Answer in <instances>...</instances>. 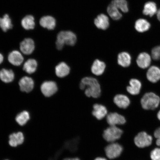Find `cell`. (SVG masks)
<instances>
[{"label": "cell", "mask_w": 160, "mask_h": 160, "mask_svg": "<svg viewBox=\"0 0 160 160\" xmlns=\"http://www.w3.org/2000/svg\"><path fill=\"white\" fill-rule=\"evenodd\" d=\"M114 102L118 107L121 108H127L130 104V101L127 96L123 95H117L113 99Z\"/></svg>", "instance_id": "obj_19"}, {"label": "cell", "mask_w": 160, "mask_h": 160, "mask_svg": "<svg viewBox=\"0 0 160 160\" xmlns=\"http://www.w3.org/2000/svg\"><path fill=\"white\" fill-rule=\"evenodd\" d=\"M30 119L29 113L27 111H23L18 114L16 117L17 123L21 126L25 125Z\"/></svg>", "instance_id": "obj_29"}, {"label": "cell", "mask_w": 160, "mask_h": 160, "mask_svg": "<svg viewBox=\"0 0 160 160\" xmlns=\"http://www.w3.org/2000/svg\"><path fill=\"white\" fill-rule=\"evenodd\" d=\"M9 62L14 66H18L22 63L23 58L19 51H14L12 52L8 57Z\"/></svg>", "instance_id": "obj_17"}, {"label": "cell", "mask_w": 160, "mask_h": 160, "mask_svg": "<svg viewBox=\"0 0 160 160\" xmlns=\"http://www.w3.org/2000/svg\"><path fill=\"white\" fill-rule=\"evenodd\" d=\"M134 142L137 147L143 148L151 145L152 141V138L145 132L139 133L135 138Z\"/></svg>", "instance_id": "obj_6"}, {"label": "cell", "mask_w": 160, "mask_h": 160, "mask_svg": "<svg viewBox=\"0 0 160 160\" xmlns=\"http://www.w3.org/2000/svg\"><path fill=\"white\" fill-rule=\"evenodd\" d=\"M76 35L72 32L70 31H62L58 35L56 41V46L58 49H62L65 44L74 46L77 42Z\"/></svg>", "instance_id": "obj_2"}, {"label": "cell", "mask_w": 160, "mask_h": 160, "mask_svg": "<svg viewBox=\"0 0 160 160\" xmlns=\"http://www.w3.org/2000/svg\"><path fill=\"white\" fill-rule=\"evenodd\" d=\"M70 68L67 64L62 62L58 65L55 68L56 75L59 78L66 77L69 73Z\"/></svg>", "instance_id": "obj_23"}, {"label": "cell", "mask_w": 160, "mask_h": 160, "mask_svg": "<svg viewBox=\"0 0 160 160\" xmlns=\"http://www.w3.org/2000/svg\"><path fill=\"white\" fill-rule=\"evenodd\" d=\"M156 138L158 139L160 138V127L156 130L154 134Z\"/></svg>", "instance_id": "obj_34"}, {"label": "cell", "mask_w": 160, "mask_h": 160, "mask_svg": "<svg viewBox=\"0 0 160 160\" xmlns=\"http://www.w3.org/2000/svg\"><path fill=\"white\" fill-rule=\"evenodd\" d=\"M94 160H107L105 158L102 157H98L95 158Z\"/></svg>", "instance_id": "obj_36"}, {"label": "cell", "mask_w": 160, "mask_h": 160, "mask_svg": "<svg viewBox=\"0 0 160 160\" xmlns=\"http://www.w3.org/2000/svg\"><path fill=\"white\" fill-rule=\"evenodd\" d=\"M35 48L34 42L31 38H26L20 44V49L25 55L31 54L34 50Z\"/></svg>", "instance_id": "obj_9"}, {"label": "cell", "mask_w": 160, "mask_h": 160, "mask_svg": "<svg viewBox=\"0 0 160 160\" xmlns=\"http://www.w3.org/2000/svg\"><path fill=\"white\" fill-rule=\"evenodd\" d=\"M14 78V73L11 70L3 69L0 71V79L4 82H11L13 81Z\"/></svg>", "instance_id": "obj_25"}, {"label": "cell", "mask_w": 160, "mask_h": 160, "mask_svg": "<svg viewBox=\"0 0 160 160\" xmlns=\"http://www.w3.org/2000/svg\"><path fill=\"white\" fill-rule=\"evenodd\" d=\"M0 27L5 32L12 28L11 20L8 14L4 15L3 18H0Z\"/></svg>", "instance_id": "obj_28"}, {"label": "cell", "mask_w": 160, "mask_h": 160, "mask_svg": "<svg viewBox=\"0 0 160 160\" xmlns=\"http://www.w3.org/2000/svg\"><path fill=\"white\" fill-rule=\"evenodd\" d=\"M141 104L143 109L154 110L159 105L160 98L153 92L146 93L141 99Z\"/></svg>", "instance_id": "obj_3"}, {"label": "cell", "mask_w": 160, "mask_h": 160, "mask_svg": "<svg viewBox=\"0 0 160 160\" xmlns=\"http://www.w3.org/2000/svg\"><path fill=\"white\" fill-rule=\"evenodd\" d=\"M92 114L96 119L101 120L107 115V109L103 105L95 104L93 106V111Z\"/></svg>", "instance_id": "obj_14"}, {"label": "cell", "mask_w": 160, "mask_h": 160, "mask_svg": "<svg viewBox=\"0 0 160 160\" xmlns=\"http://www.w3.org/2000/svg\"><path fill=\"white\" fill-rule=\"evenodd\" d=\"M157 117L158 119L160 121V110L157 114Z\"/></svg>", "instance_id": "obj_40"}, {"label": "cell", "mask_w": 160, "mask_h": 160, "mask_svg": "<svg viewBox=\"0 0 160 160\" xmlns=\"http://www.w3.org/2000/svg\"><path fill=\"white\" fill-rule=\"evenodd\" d=\"M41 89L44 95L46 97H50L57 92L58 87L54 82L46 81L42 84Z\"/></svg>", "instance_id": "obj_7"}, {"label": "cell", "mask_w": 160, "mask_h": 160, "mask_svg": "<svg viewBox=\"0 0 160 160\" xmlns=\"http://www.w3.org/2000/svg\"><path fill=\"white\" fill-rule=\"evenodd\" d=\"M21 25L26 30L33 29L35 27L34 18L31 15L26 16L22 20Z\"/></svg>", "instance_id": "obj_26"}, {"label": "cell", "mask_w": 160, "mask_h": 160, "mask_svg": "<svg viewBox=\"0 0 160 160\" xmlns=\"http://www.w3.org/2000/svg\"><path fill=\"white\" fill-rule=\"evenodd\" d=\"M24 136L22 132L12 133L9 136V145L12 147H17L22 145L24 142Z\"/></svg>", "instance_id": "obj_11"}, {"label": "cell", "mask_w": 160, "mask_h": 160, "mask_svg": "<svg viewBox=\"0 0 160 160\" xmlns=\"http://www.w3.org/2000/svg\"><path fill=\"white\" fill-rule=\"evenodd\" d=\"M147 78L152 83H155L160 80V69L156 66L149 68L147 73Z\"/></svg>", "instance_id": "obj_13"}, {"label": "cell", "mask_w": 160, "mask_h": 160, "mask_svg": "<svg viewBox=\"0 0 160 160\" xmlns=\"http://www.w3.org/2000/svg\"><path fill=\"white\" fill-rule=\"evenodd\" d=\"M130 86L127 87V91L132 95L139 94L142 88V84L139 80L132 79L129 81Z\"/></svg>", "instance_id": "obj_15"}, {"label": "cell", "mask_w": 160, "mask_h": 160, "mask_svg": "<svg viewBox=\"0 0 160 160\" xmlns=\"http://www.w3.org/2000/svg\"><path fill=\"white\" fill-rule=\"evenodd\" d=\"M19 84L21 91L27 93L31 92L34 86L33 80L31 78L27 77L22 78Z\"/></svg>", "instance_id": "obj_12"}, {"label": "cell", "mask_w": 160, "mask_h": 160, "mask_svg": "<svg viewBox=\"0 0 160 160\" xmlns=\"http://www.w3.org/2000/svg\"><path fill=\"white\" fill-rule=\"evenodd\" d=\"M158 10L156 3L154 2L149 1L146 2L144 6L143 13L145 15L151 17L157 14Z\"/></svg>", "instance_id": "obj_20"}, {"label": "cell", "mask_w": 160, "mask_h": 160, "mask_svg": "<svg viewBox=\"0 0 160 160\" xmlns=\"http://www.w3.org/2000/svg\"><path fill=\"white\" fill-rule=\"evenodd\" d=\"M111 4L123 12L127 13L128 12V3L126 0H113Z\"/></svg>", "instance_id": "obj_31"}, {"label": "cell", "mask_w": 160, "mask_h": 160, "mask_svg": "<svg viewBox=\"0 0 160 160\" xmlns=\"http://www.w3.org/2000/svg\"><path fill=\"white\" fill-rule=\"evenodd\" d=\"M156 14H157L158 19L160 22V8L158 10L157 13Z\"/></svg>", "instance_id": "obj_35"}, {"label": "cell", "mask_w": 160, "mask_h": 160, "mask_svg": "<svg viewBox=\"0 0 160 160\" xmlns=\"http://www.w3.org/2000/svg\"><path fill=\"white\" fill-rule=\"evenodd\" d=\"M71 160H81L79 158L77 157L71 158Z\"/></svg>", "instance_id": "obj_39"}, {"label": "cell", "mask_w": 160, "mask_h": 160, "mask_svg": "<svg viewBox=\"0 0 160 160\" xmlns=\"http://www.w3.org/2000/svg\"><path fill=\"white\" fill-rule=\"evenodd\" d=\"M3 60V57L2 55L0 53V64L2 62Z\"/></svg>", "instance_id": "obj_37"}, {"label": "cell", "mask_w": 160, "mask_h": 160, "mask_svg": "<svg viewBox=\"0 0 160 160\" xmlns=\"http://www.w3.org/2000/svg\"><path fill=\"white\" fill-rule=\"evenodd\" d=\"M107 11L110 17L114 20H119L122 17L121 13L120 12L119 9L111 4H110L108 7Z\"/></svg>", "instance_id": "obj_30"}, {"label": "cell", "mask_w": 160, "mask_h": 160, "mask_svg": "<svg viewBox=\"0 0 160 160\" xmlns=\"http://www.w3.org/2000/svg\"><path fill=\"white\" fill-rule=\"evenodd\" d=\"M105 152L106 156L110 159H114L118 158L123 151V147L119 143L116 142L111 143L105 148Z\"/></svg>", "instance_id": "obj_5"}, {"label": "cell", "mask_w": 160, "mask_h": 160, "mask_svg": "<svg viewBox=\"0 0 160 160\" xmlns=\"http://www.w3.org/2000/svg\"><path fill=\"white\" fill-rule=\"evenodd\" d=\"M118 64L123 67H128L131 65V57L129 54L123 52L118 56Z\"/></svg>", "instance_id": "obj_24"}, {"label": "cell", "mask_w": 160, "mask_h": 160, "mask_svg": "<svg viewBox=\"0 0 160 160\" xmlns=\"http://www.w3.org/2000/svg\"><path fill=\"white\" fill-rule=\"evenodd\" d=\"M9 160L6 159V160Z\"/></svg>", "instance_id": "obj_42"}, {"label": "cell", "mask_w": 160, "mask_h": 160, "mask_svg": "<svg viewBox=\"0 0 160 160\" xmlns=\"http://www.w3.org/2000/svg\"><path fill=\"white\" fill-rule=\"evenodd\" d=\"M37 62L35 60L29 59L24 65L23 69L26 72L30 74L34 73L37 68Z\"/></svg>", "instance_id": "obj_27"}, {"label": "cell", "mask_w": 160, "mask_h": 160, "mask_svg": "<svg viewBox=\"0 0 160 160\" xmlns=\"http://www.w3.org/2000/svg\"><path fill=\"white\" fill-rule=\"evenodd\" d=\"M151 27V24L145 19H139L135 22V28L140 33H143L148 31Z\"/></svg>", "instance_id": "obj_21"}, {"label": "cell", "mask_w": 160, "mask_h": 160, "mask_svg": "<svg viewBox=\"0 0 160 160\" xmlns=\"http://www.w3.org/2000/svg\"><path fill=\"white\" fill-rule=\"evenodd\" d=\"M152 59L151 56L147 52H142L138 56L137 62L138 66L142 69H145L151 65Z\"/></svg>", "instance_id": "obj_10"}, {"label": "cell", "mask_w": 160, "mask_h": 160, "mask_svg": "<svg viewBox=\"0 0 160 160\" xmlns=\"http://www.w3.org/2000/svg\"><path fill=\"white\" fill-rule=\"evenodd\" d=\"M152 57L154 60H160V46L154 47L151 51Z\"/></svg>", "instance_id": "obj_32"}, {"label": "cell", "mask_w": 160, "mask_h": 160, "mask_svg": "<svg viewBox=\"0 0 160 160\" xmlns=\"http://www.w3.org/2000/svg\"><path fill=\"white\" fill-rule=\"evenodd\" d=\"M63 160H71V158H65Z\"/></svg>", "instance_id": "obj_41"}, {"label": "cell", "mask_w": 160, "mask_h": 160, "mask_svg": "<svg viewBox=\"0 0 160 160\" xmlns=\"http://www.w3.org/2000/svg\"><path fill=\"white\" fill-rule=\"evenodd\" d=\"M82 90L85 89L87 97L99 98L101 94V87L97 79L92 77H85L82 79L80 84Z\"/></svg>", "instance_id": "obj_1"}, {"label": "cell", "mask_w": 160, "mask_h": 160, "mask_svg": "<svg viewBox=\"0 0 160 160\" xmlns=\"http://www.w3.org/2000/svg\"><path fill=\"white\" fill-rule=\"evenodd\" d=\"M123 134V130L117 126H110L104 130L102 137L108 142H115L121 138Z\"/></svg>", "instance_id": "obj_4"}, {"label": "cell", "mask_w": 160, "mask_h": 160, "mask_svg": "<svg viewBox=\"0 0 160 160\" xmlns=\"http://www.w3.org/2000/svg\"><path fill=\"white\" fill-rule=\"evenodd\" d=\"M151 158L152 160H160V148H156L152 151Z\"/></svg>", "instance_id": "obj_33"}, {"label": "cell", "mask_w": 160, "mask_h": 160, "mask_svg": "<svg viewBox=\"0 0 160 160\" xmlns=\"http://www.w3.org/2000/svg\"><path fill=\"white\" fill-rule=\"evenodd\" d=\"M94 23L98 28L104 30L107 29L109 25L108 18L103 14L98 16L95 19Z\"/></svg>", "instance_id": "obj_16"}, {"label": "cell", "mask_w": 160, "mask_h": 160, "mask_svg": "<svg viewBox=\"0 0 160 160\" xmlns=\"http://www.w3.org/2000/svg\"><path fill=\"white\" fill-rule=\"evenodd\" d=\"M40 24L44 28L48 30H53L56 27V21L54 18L51 16H45L40 19Z\"/></svg>", "instance_id": "obj_18"}, {"label": "cell", "mask_w": 160, "mask_h": 160, "mask_svg": "<svg viewBox=\"0 0 160 160\" xmlns=\"http://www.w3.org/2000/svg\"><path fill=\"white\" fill-rule=\"evenodd\" d=\"M107 121L109 126H117L125 124L126 120L123 116L119 113H110L107 115Z\"/></svg>", "instance_id": "obj_8"}, {"label": "cell", "mask_w": 160, "mask_h": 160, "mask_svg": "<svg viewBox=\"0 0 160 160\" xmlns=\"http://www.w3.org/2000/svg\"><path fill=\"white\" fill-rule=\"evenodd\" d=\"M156 144L157 145L160 147V138L157 139V141H156Z\"/></svg>", "instance_id": "obj_38"}, {"label": "cell", "mask_w": 160, "mask_h": 160, "mask_svg": "<svg viewBox=\"0 0 160 160\" xmlns=\"http://www.w3.org/2000/svg\"><path fill=\"white\" fill-rule=\"evenodd\" d=\"M106 65L104 62L97 59L93 62L91 68L92 73L97 76L101 75L104 72Z\"/></svg>", "instance_id": "obj_22"}]
</instances>
